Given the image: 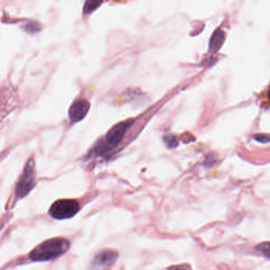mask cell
Masks as SVG:
<instances>
[{
    "mask_svg": "<svg viewBox=\"0 0 270 270\" xmlns=\"http://www.w3.org/2000/svg\"><path fill=\"white\" fill-rule=\"evenodd\" d=\"M268 95H269V98H270V90H269Z\"/></svg>",
    "mask_w": 270,
    "mask_h": 270,
    "instance_id": "obj_13",
    "label": "cell"
},
{
    "mask_svg": "<svg viewBox=\"0 0 270 270\" xmlns=\"http://www.w3.org/2000/svg\"><path fill=\"white\" fill-rule=\"evenodd\" d=\"M224 41V34L220 29H217L210 39L209 42V50L212 52H217L221 49Z\"/></svg>",
    "mask_w": 270,
    "mask_h": 270,
    "instance_id": "obj_7",
    "label": "cell"
},
{
    "mask_svg": "<svg viewBox=\"0 0 270 270\" xmlns=\"http://www.w3.org/2000/svg\"><path fill=\"white\" fill-rule=\"evenodd\" d=\"M132 123V120H126L112 127L107 134L105 139L98 143L95 148V153L99 155H104L116 148L121 143Z\"/></svg>",
    "mask_w": 270,
    "mask_h": 270,
    "instance_id": "obj_2",
    "label": "cell"
},
{
    "mask_svg": "<svg viewBox=\"0 0 270 270\" xmlns=\"http://www.w3.org/2000/svg\"><path fill=\"white\" fill-rule=\"evenodd\" d=\"M102 1H95V0H90V1H86L85 3V6H84V14L85 15H88V14L91 13L93 11H95L96 8L99 7L101 3H102Z\"/></svg>",
    "mask_w": 270,
    "mask_h": 270,
    "instance_id": "obj_8",
    "label": "cell"
},
{
    "mask_svg": "<svg viewBox=\"0 0 270 270\" xmlns=\"http://www.w3.org/2000/svg\"><path fill=\"white\" fill-rule=\"evenodd\" d=\"M256 140L262 142V143H267L270 141V135H254Z\"/></svg>",
    "mask_w": 270,
    "mask_h": 270,
    "instance_id": "obj_11",
    "label": "cell"
},
{
    "mask_svg": "<svg viewBox=\"0 0 270 270\" xmlns=\"http://www.w3.org/2000/svg\"><path fill=\"white\" fill-rule=\"evenodd\" d=\"M79 209L80 205L75 200H59L51 205L49 213L55 219H69L75 216Z\"/></svg>",
    "mask_w": 270,
    "mask_h": 270,
    "instance_id": "obj_3",
    "label": "cell"
},
{
    "mask_svg": "<svg viewBox=\"0 0 270 270\" xmlns=\"http://www.w3.org/2000/svg\"><path fill=\"white\" fill-rule=\"evenodd\" d=\"M70 248V242L64 238H51L36 247L30 253V257L34 262H46L60 257Z\"/></svg>",
    "mask_w": 270,
    "mask_h": 270,
    "instance_id": "obj_1",
    "label": "cell"
},
{
    "mask_svg": "<svg viewBox=\"0 0 270 270\" xmlns=\"http://www.w3.org/2000/svg\"><path fill=\"white\" fill-rule=\"evenodd\" d=\"M170 270H191L189 266L186 265H181V266H174Z\"/></svg>",
    "mask_w": 270,
    "mask_h": 270,
    "instance_id": "obj_12",
    "label": "cell"
},
{
    "mask_svg": "<svg viewBox=\"0 0 270 270\" xmlns=\"http://www.w3.org/2000/svg\"><path fill=\"white\" fill-rule=\"evenodd\" d=\"M90 104L87 100L80 99L73 103L69 110V116L72 122H79L82 120L90 110Z\"/></svg>",
    "mask_w": 270,
    "mask_h": 270,
    "instance_id": "obj_5",
    "label": "cell"
},
{
    "mask_svg": "<svg viewBox=\"0 0 270 270\" xmlns=\"http://www.w3.org/2000/svg\"><path fill=\"white\" fill-rule=\"evenodd\" d=\"M35 186L34 162L32 159L29 160L26 167L21 174L17 187H16V196L19 198L26 197Z\"/></svg>",
    "mask_w": 270,
    "mask_h": 270,
    "instance_id": "obj_4",
    "label": "cell"
},
{
    "mask_svg": "<svg viewBox=\"0 0 270 270\" xmlns=\"http://www.w3.org/2000/svg\"><path fill=\"white\" fill-rule=\"evenodd\" d=\"M118 253L112 250H104L94 258L93 265L96 267H108L112 265L117 258Z\"/></svg>",
    "mask_w": 270,
    "mask_h": 270,
    "instance_id": "obj_6",
    "label": "cell"
},
{
    "mask_svg": "<svg viewBox=\"0 0 270 270\" xmlns=\"http://www.w3.org/2000/svg\"><path fill=\"white\" fill-rule=\"evenodd\" d=\"M164 141L167 147L169 148H176L179 144V140L174 135H168L164 136Z\"/></svg>",
    "mask_w": 270,
    "mask_h": 270,
    "instance_id": "obj_9",
    "label": "cell"
},
{
    "mask_svg": "<svg viewBox=\"0 0 270 270\" xmlns=\"http://www.w3.org/2000/svg\"><path fill=\"white\" fill-rule=\"evenodd\" d=\"M257 251L265 257L270 258V242H262L256 247Z\"/></svg>",
    "mask_w": 270,
    "mask_h": 270,
    "instance_id": "obj_10",
    "label": "cell"
}]
</instances>
